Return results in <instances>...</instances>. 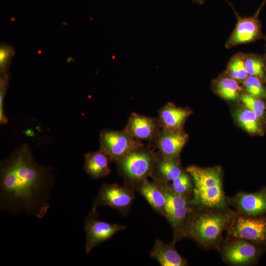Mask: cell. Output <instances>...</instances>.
<instances>
[{
  "label": "cell",
  "mask_w": 266,
  "mask_h": 266,
  "mask_svg": "<svg viewBox=\"0 0 266 266\" xmlns=\"http://www.w3.org/2000/svg\"><path fill=\"white\" fill-rule=\"evenodd\" d=\"M51 171L34 160L28 145L18 148L0 164V209L44 216L53 185Z\"/></svg>",
  "instance_id": "cell-1"
},
{
  "label": "cell",
  "mask_w": 266,
  "mask_h": 266,
  "mask_svg": "<svg viewBox=\"0 0 266 266\" xmlns=\"http://www.w3.org/2000/svg\"><path fill=\"white\" fill-rule=\"evenodd\" d=\"M236 211L224 209L195 207L187 228L186 238L194 240L204 249H218Z\"/></svg>",
  "instance_id": "cell-2"
},
{
  "label": "cell",
  "mask_w": 266,
  "mask_h": 266,
  "mask_svg": "<svg viewBox=\"0 0 266 266\" xmlns=\"http://www.w3.org/2000/svg\"><path fill=\"white\" fill-rule=\"evenodd\" d=\"M193 183L192 201L196 208L224 209L229 207L223 188L221 169L219 166H188L186 170Z\"/></svg>",
  "instance_id": "cell-3"
},
{
  "label": "cell",
  "mask_w": 266,
  "mask_h": 266,
  "mask_svg": "<svg viewBox=\"0 0 266 266\" xmlns=\"http://www.w3.org/2000/svg\"><path fill=\"white\" fill-rule=\"evenodd\" d=\"M158 181L166 195L164 216L173 230V240L176 242L186 238L188 224L195 209L192 197L177 194L172 190L168 183Z\"/></svg>",
  "instance_id": "cell-4"
},
{
  "label": "cell",
  "mask_w": 266,
  "mask_h": 266,
  "mask_svg": "<svg viewBox=\"0 0 266 266\" xmlns=\"http://www.w3.org/2000/svg\"><path fill=\"white\" fill-rule=\"evenodd\" d=\"M157 159L153 152L141 147L116 162L128 185L135 188L152 175Z\"/></svg>",
  "instance_id": "cell-5"
},
{
  "label": "cell",
  "mask_w": 266,
  "mask_h": 266,
  "mask_svg": "<svg viewBox=\"0 0 266 266\" xmlns=\"http://www.w3.org/2000/svg\"><path fill=\"white\" fill-rule=\"evenodd\" d=\"M227 237L240 238L255 244L266 243V217L242 215L236 212L226 230Z\"/></svg>",
  "instance_id": "cell-6"
},
{
  "label": "cell",
  "mask_w": 266,
  "mask_h": 266,
  "mask_svg": "<svg viewBox=\"0 0 266 266\" xmlns=\"http://www.w3.org/2000/svg\"><path fill=\"white\" fill-rule=\"evenodd\" d=\"M217 249L226 263L234 266L251 265L259 254L258 248L254 243L227 236L223 238Z\"/></svg>",
  "instance_id": "cell-7"
},
{
  "label": "cell",
  "mask_w": 266,
  "mask_h": 266,
  "mask_svg": "<svg viewBox=\"0 0 266 266\" xmlns=\"http://www.w3.org/2000/svg\"><path fill=\"white\" fill-rule=\"evenodd\" d=\"M266 1L264 0L256 12L250 17L240 16L233 7L236 15L237 23L225 43L226 48L230 49L239 44L253 42L265 37L262 32V24L259 16Z\"/></svg>",
  "instance_id": "cell-8"
},
{
  "label": "cell",
  "mask_w": 266,
  "mask_h": 266,
  "mask_svg": "<svg viewBox=\"0 0 266 266\" xmlns=\"http://www.w3.org/2000/svg\"><path fill=\"white\" fill-rule=\"evenodd\" d=\"M100 149L112 160L122 158L131 151L143 147V144L133 138L125 130H105L101 131L100 137Z\"/></svg>",
  "instance_id": "cell-9"
},
{
  "label": "cell",
  "mask_w": 266,
  "mask_h": 266,
  "mask_svg": "<svg viewBox=\"0 0 266 266\" xmlns=\"http://www.w3.org/2000/svg\"><path fill=\"white\" fill-rule=\"evenodd\" d=\"M96 208L92 209L85 219V251L89 254L97 245L126 229L124 225L108 223L99 219Z\"/></svg>",
  "instance_id": "cell-10"
},
{
  "label": "cell",
  "mask_w": 266,
  "mask_h": 266,
  "mask_svg": "<svg viewBox=\"0 0 266 266\" xmlns=\"http://www.w3.org/2000/svg\"><path fill=\"white\" fill-rule=\"evenodd\" d=\"M133 187L118 184H104L94 200L93 207L108 206L121 213L128 212L134 198Z\"/></svg>",
  "instance_id": "cell-11"
},
{
  "label": "cell",
  "mask_w": 266,
  "mask_h": 266,
  "mask_svg": "<svg viewBox=\"0 0 266 266\" xmlns=\"http://www.w3.org/2000/svg\"><path fill=\"white\" fill-rule=\"evenodd\" d=\"M228 202L237 213L253 216L266 213V189L255 193L239 192L228 197Z\"/></svg>",
  "instance_id": "cell-12"
},
{
  "label": "cell",
  "mask_w": 266,
  "mask_h": 266,
  "mask_svg": "<svg viewBox=\"0 0 266 266\" xmlns=\"http://www.w3.org/2000/svg\"><path fill=\"white\" fill-rule=\"evenodd\" d=\"M159 125V121L154 118L132 113L124 130L137 141L150 140L157 138Z\"/></svg>",
  "instance_id": "cell-13"
},
{
  "label": "cell",
  "mask_w": 266,
  "mask_h": 266,
  "mask_svg": "<svg viewBox=\"0 0 266 266\" xmlns=\"http://www.w3.org/2000/svg\"><path fill=\"white\" fill-rule=\"evenodd\" d=\"M188 134L181 131L163 129L157 137L158 148L163 158H177L186 144Z\"/></svg>",
  "instance_id": "cell-14"
},
{
  "label": "cell",
  "mask_w": 266,
  "mask_h": 266,
  "mask_svg": "<svg viewBox=\"0 0 266 266\" xmlns=\"http://www.w3.org/2000/svg\"><path fill=\"white\" fill-rule=\"evenodd\" d=\"M176 241L166 243L157 239L150 252L151 258L155 259L162 266H185L187 261L177 251Z\"/></svg>",
  "instance_id": "cell-15"
},
{
  "label": "cell",
  "mask_w": 266,
  "mask_h": 266,
  "mask_svg": "<svg viewBox=\"0 0 266 266\" xmlns=\"http://www.w3.org/2000/svg\"><path fill=\"white\" fill-rule=\"evenodd\" d=\"M135 189L156 211L164 216L166 198L159 182H151L146 179L138 184Z\"/></svg>",
  "instance_id": "cell-16"
},
{
  "label": "cell",
  "mask_w": 266,
  "mask_h": 266,
  "mask_svg": "<svg viewBox=\"0 0 266 266\" xmlns=\"http://www.w3.org/2000/svg\"><path fill=\"white\" fill-rule=\"evenodd\" d=\"M158 114V121L163 129L176 131L182 130L191 111L188 109L168 103L159 110Z\"/></svg>",
  "instance_id": "cell-17"
},
{
  "label": "cell",
  "mask_w": 266,
  "mask_h": 266,
  "mask_svg": "<svg viewBox=\"0 0 266 266\" xmlns=\"http://www.w3.org/2000/svg\"><path fill=\"white\" fill-rule=\"evenodd\" d=\"M111 158L103 151L89 152L85 155L84 168L92 178L104 177L111 172Z\"/></svg>",
  "instance_id": "cell-18"
},
{
  "label": "cell",
  "mask_w": 266,
  "mask_h": 266,
  "mask_svg": "<svg viewBox=\"0 0 266 266\" xmlns=\"http://www.w3.org/2000/svg\"><path fill=\"white\" fill-rule=\"evenodd\" d=\"M177 158L157 159L153 173L155 180L168 183L177 177L182 172ZM152 174V175H153Z\"/></svg>",
  "instance_id": "cell-19"
},
{
  "label": "cell",
  "mask_w": 266,
  "mask_h": 266,
  "mask_svg": "<svg viewBox=\"0 0 266 266\" xmlns=\"http://www.w3.org/2000/svg\"><path fill=\"white\" fill-rule=\"evenodd\" d=\"M214 88L216 92L226 100H235L240 98L241 87L237 81L229 74L228 75L221 76L216 80Z\"/></svg>",
  "instance_id": "cell-20"
},
{
  "label": "cell",
  "mask_w": 266,
  "mask_h": 266,
  "mask_svg": "<svg viewBox=\"0 0 266 266\" xmlns=\"http://www.w3.org/2000/svg\"><path fill=\"white\" fill-rule=\"evenodd\" d=\"M246 70L249 75L266 80V57L255 53H245Z\"/></svg>",
  "instance_id": "cell-21"
},
{
  "label": "cell",
  "mask_w": 266,
  "mask_h": 266,
  "mask_svg": "<svg viewBox=\"0 0 266 266\" xmlns=\"http://www.w3.org/2000/svg\"><path fill=\"white\" fill-rule=\"evenodd\" d=\"M235 117L239 124L247 132L261 133L262 128L259 118L252 111L248 109H240L235 113Z\"/></svg>",
  "instance_id": "cell-22"
},
{
  "label": "cell",
  "mask_w": 266,
  "mask_h": 266,
  "mask_svg": "<svg viewBox=\"0 0 266 266\" xmlns=\"http://www.w3.org/2000/svg\"><path fill=\"white\" fill-rule=\"evenodd\" d=\"M245 53L239 52L234 54L229 61L227 73L237 81H242L248 76L244 63Z\"/></svg>",
  "instance_id": "cell-23"
},
{
  "label": "cell",
  "mask_w": 266,
  "mask_h": 266,
  "mask_svg": "<svg viewBox=\"0 0 266 266\" xmlns=\"http://www.w3.org/2000/svg\"><path fill=\"white\" fill-rule=\"evenodd\" d=\"M169 185L177 194L192 197L193 183L190 175L186 170L183 171Z\"/></svg>",
  "instance_id": "cell-24"
},
{
  "label": "cell",
  "mask_w": 266,
  "mask_h": 266,
  "mask_svg": "<svg viewBox=\"0 0 266 266\" xmlns=\"http://www.w3.org/2000/svg\"><path fill=\"white\" fill-rule=\"evenodd\" d=\"M260 78L252 75L244 80L243 89L246 93L261 99H266V87Z\"/></svg>",
  "instance_id": "cell-25"
},
{
  "label": "cell",
  "mask_w": 266,
  "mask_h": 266,
  "mask_svg": "<svg viewBox=\"0 0 266 266\" xmlns=\"http://www.w3.org/2000/svg\"><path fill=\"white\" fill-rule=\"evenodd\" d=\"M240 99L247 109L254 112L259 118L263 117L265 104L262 99L247 93H241Z\"/></svg>",
  "instance_id": "cell-26"
},
{
  "label": "cell",
  "mask_w": 266,
  "mask_h": 266,
  "mask_svg": "<svg viewBox=\"0 0 266 266\" xmlns=\"http://www.w3.org/2000/svg\"><path fill=\"white\" fill-rule=\"evenodd\" d=\"M15 54L14 48L8 44L1 43L0 46V74L7 73L11 60Z\"/></svg>",
  "instance_id": "cell-27"
},
{
  "label": "cell",
  "mask_w": 266,
  "mask_h": 266,
  "mask_svg": "<svg viewBox=\"0 0 266 266\" xmlns=\"http://www.w3.org/2000/svg\"><path fill=\"white\" fill-rule=\"evenodd\" d=\"M9 75L7 73L0 74V122L3 125L8 120L3 111V101L8 86Z\"/></svg>",
  "instance_id": "cell-28"
},
{
  "label": "cell",
  "mask_w": 266,
  "mask_h": 266,
  "mask_svg": "<svg viewBox=\"0 0 266 266\" xmlns=\"http://www.w3.org/2000/svg\"><path fill=\"white\" fill-rule=\"evenodd\" d=\"M205 0H193L194 3H196L200 5L202 4Z\"/></svg>",
  "instance_id": "cell-29"
},
{
  "label": "cell",
  "mask_w": 266,
  "mask_h": 266,
  "mask_svg": "<svg viewBox=\"0 0 266 266\" xmlns=\"http://www.w3.org/2000/svg\"><path fill=\"white\" fill-rule=\"evenodd\" d=\"M264 38L265 39L266 41V36H265ZM265 56L266 57V53L265 54Z\"/></svg>",
  "instance_id": "cell-30"
}]
</instances>
